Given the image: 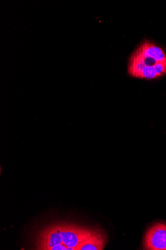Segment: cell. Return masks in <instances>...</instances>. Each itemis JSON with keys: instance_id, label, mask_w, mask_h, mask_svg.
Wrapping results in <instances>:
<instances>
[{"instance_id": "obj_1", "label": "cell", "mask_w": 166, "mask_h": 250, "mask_svg": "<svg viewBox=\"0 0 166 250\" xmlns=\"http://www.w3.org/2000/svg\"><path fill=\"white\" fill-rule=\"evenodd\" d=\"M128 74L133 78L152 80L166 74V56L154 43L146 41L132 54L128 63Z\"/></svg>"}, {"instance_id": "obj_2", "label": "cell", "mask_w": 166, "mask_h": 250, "mask_svg": "<svg viewBox=\"0 0 166 250\" xmlns=\"http://www.w3.org/2000/svg\"><path fill=\"white\" fill-rule=\"evenodd\" d=\"M63 245L68 250H77L78 247L89 234L90 230L75 225H58Z\"/></svg>"}, {"instance_id": "obj_3", "label": "cell", "mask_w": 166, "mask_h": 250, "mask_svg": "<svg viewBox=\"0 0 166 250\" xmlns=\"http://www.w3.org/2000/svg\"><path fill=\"white\" fill-rule=\"evenodd\" d=\"M144 249L149 250H166V223L153 224L146 233Z\"/></svg>"}, {"instance_id": "obj_4", "label": "cell", "mask_w": 166, "mask_h": 250, "mask_svg": "<svg viewBox=\"0 0 166 250\" xmlns=\"http://www.w3.org/2000/svg\"><path fill=\"white\" fill-rule=\"evenodd\" d=\"M107 238L105 233L99 229H91L77 250H102L107 242Z\"/></svg>"}, {"instance_id": "obj_5", "label": "cell", "mask_w": 166, "mask_h": 250, "mask_svg": "<svg viewBox=\"0 0 166 250\" xmlns=\"http://www.w3.org/2000/svg\"><path fill=\"white\" fill-rule=\"evenodd\" d=\"M51 250H68V249L66 246L61 244L54 246Z\"/></svg>"}]
</instances>
